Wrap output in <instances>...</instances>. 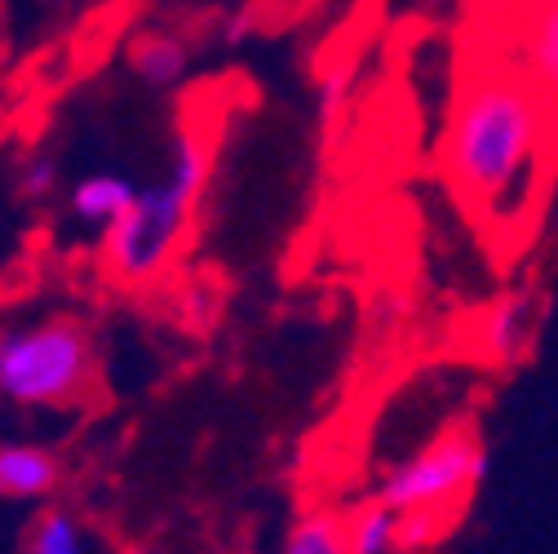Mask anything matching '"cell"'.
Returning <instances> with one entry per match:
<instances>
[{
	"label": "cell",
	"instance_id": "cell-1",
	"mask_svg": "<svg viewBox=\"0 0 558 554\" xmlns=\"http://www.w3.org/2000/svg\"><path fill=\"white\" fill-rule=\"evenodd\" d=\"M554 133V107L506 53H497L493 62L474 67L452 98L444 133L448 178L483 218H519L532 204Z\"/></svg>",
	"mask_w": 558,
	"mask_h": 554
},
{
	"label": "cell",
	"instance_id": "cell-2",
	"mask_svg": "<svg viewBox=\"0 0 558 554\" xmlns=\"http://www.w3.org/2000/svg\"><path fill=\"white\" fill-rule=\"evenodd\" d=\"M208 173H214V147H208L204 133L182 124L169 143L160 178L137 186L129 214L102 231V257L120 285L156 280L173 262Z\"/></svg>",
	"mask_w": 558,
	"mask_h": 554
},
{
	"label": "cell",
	"instance_id": "cell-3",
	"mask_svg": "<svg viewBox=\"0 0 558 554\" xmlns=\"http://www.w3.org/2000/svg\"><path fill=\"white\" fill-rule=\"evenodd\" d=\"M94 382V337L76 315L0 328V399L14 408H66Z\"/></svg>",
	"mask_w": 558,
	"mask_h": 554
},
{
	"label": "cell",
	"instance_id": "cell-4",
	"mask_svg": "<svg viewBox=\"0 0 558 554\" xmlns=\"http://www.w3.org/2000/svg\"><path fill=\"white\" fill-rule=\"evenodd\" d=\"M487 470V453L470 431H448L422 453L399 461L386 483L381 502L399 515H422V519H444L448 506H457Z\"/></svg>",
	"mask_w": 558,
	"mask_h": 554
},
{
	"label": "cell",
	"instance_id": "cell-5",
	"mask_svg": "<svg viewBox=\"0 0 558 554\" xmlns=\"http://www.w3.org/2000/svg\"><path fill=\"white\" fill-rule=\"evenodd\" d=\"M501 23H510L506 58L558 116V0H523Z\"/></svg>",
	"mask_w": 558,
	"mask_h": 554
},
{
	"label": "cell",
	"instance_id": "cell-6",
	"mask_svg": "<svg viewBox=\"0 0 558 554\" xmlns=\"http://www.w3.org/2000/svg\"><path fill=\"white\" fill-rule=\"evenodd\" d=\"M541 328V311L532 293H506L493 306L483 311L478 320V341H483V356L497 360V364H514L532 351Z\"/></svg>",
	"mask_w": 558,
	"mask_h": 554
},
{
	"label": "cell",
	"instance_id": "cell-7",
	"mask_svg": "<svg viewBox=\"0 0 558 554\" xmlns=\"http://www.w3.org/2000/svg\"><path fill=\"white\" fill-rule=\"evenodd\" d=\"M129 72L151 89H178L191 72V45L178 32H137L124 49Z\"/></svg>",
	"mask_w": 558,
	"mask_h": 554
},
{
	"label": "cell",
	"instance_id": "cell-8",
	"mask_svg": "<svg viewBox=\"0 0 558 554\" xmlns=\"http://www.w3.org/2000/svg\"><path fill=\"white\" fill-rule=\"evenodd\" d=\"M62 483V461L45 444H0V493L14 502H40Z\"/></svg>",
	"mask_w": 558,
	"mask_h": 554
},
{
	"label": "cell",
	"instance_id": "cell-9",
	"mask_svg": "<svg viewBox=\"0 0 558 554\" xmlns=\"http://www.w3.org/2000/svg\"><path fill=\"white\" fill-rule=\"evenodd\" d=\"M137 195V182L116 173V169H98V173H85L72 195H66V204H72V218L85 222V227H98L107 231L111 222H120L129 214V204Z\"/></svg>",
	"mask_w": 558,
	"mask_h": 554
},
{
	"label": "cell",
	"instance_id": "cell-10",
	"mask_svg": "<svg viewBox=\"0 0 558 554\" xmlns=\"http://www.w3.org/2000/svg\"><path fill=\"white\" fill-rule=\"evenodd\" d=\"M345 532V554H399L403 550V515L390 510L381 497L360 506L341 523Z\"/></svg>",
	"mask_w": 558,
	"mask_h": 554
},
{
	"label": "cell",
	"instance_id": "cell-11",
	"mask_svg": "<svg viewBox=\"0 0 558 554\" xmlns=\"http://www.w3.org/2000/svg\"><path fill=\"white\" fill-rule=\"evenodd\" d=\"M27 554H85V528L72 510L49 506L27 537Z\"/></svg>",
	"mask_w": 558,
	"mask_h": 554
},
{
	"label": "cell",
	"instance_id": "cell-12",
	"mask_svg": "<svg viewBox=\"0 0 558 554\" xmlns=\"http://www.w3.org/2000/svg\"><path fill=\"white\" fill-rule=\"evenodd\" d=\"M284 554H345V532H341V519L332 515H306L293 523L289 541H284Z\"/></svg>",
	"mask_w": 558,
	"mask_h": 554
},
{
	"label": "cell",
	"instance_id": "cell-13",
	"mask_svg": "<svg viewBox=\"0 0 558 554\" xmlns=\"http://www.w3.org/2000/svg\"><path fill=\"white\" fill-rule=\"evenodd\" d=\"M19 191H23V200H49L58 191V160L49 152L27 156L19 169Z\"/></svg>",
	"mask_w": 558,
	"mask_h": 554
},
{
	"label": "cell",
	"instance_id": "cell-14",
	"mask_svg": "<svg viewBox=\"0 0 558 554\" xmlns=\"http://www.w3.org/2000/svg\"><path fill=\"white\" fill-rule=\"evenodd\" d=\"M457 5H465L478 19H510L523 5V0H457Z\"/></svg>",
	"mask_w": 558,
	"mask_h": 554
},
{
	"label": "cell",
	"instance_id": "cell-15",
	"mask_svg": "<svg viewBox=\"0 0 558 554\" xmlns=\"http://www.w3.org/2000/svg\"><path fill=\"white\" fill-rule=\"evenodd\" d=\"M0 497H5V493H0Z\"/></svg>",
	"mask_w": 558,
	"mask_h": 554
}]
</instances>
